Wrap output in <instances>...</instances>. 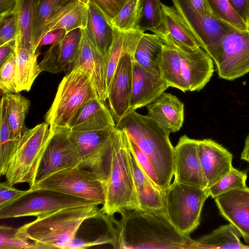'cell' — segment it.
<instances>
[{"mask_svg":"<svg viewBox=\"0 0 249 249\" xmlns=\"http://www.w3.org/2000/svg\"><path fill=\"white\" fill-rule=\"evenodd\" d=\"M116 124L110 110L105 102L97 97L87 102L71 122L70 131H84L115 127Z\"/></svg>","mask_w":249,"mask_h":249,"instance_id":"24","label":"cell"},{"mask_svg":"<svg viewBox=\"0 0 249 249\" xmlns=\"http://www.w3.org/2000/svg\"><path fill=\"white\" fill-rule=\"evenodd\" d=\"M0 89L3 95L9 93H17L16 66L14 50L0 65Z\"/></svg>","mask_w":249,"mask_h":249,"instance_id":"39","label":"cell"},{"mask_svg":"<svg viewBox=\"0 0 249 249\" xmlns=\"http://www.w3.org/2000/svg\"><path fill=\"white\" fill-rule=\"evenodd\" d=\"M138 30L155 34L164 30V15L160 0H141Z\"/></svg>","mask_w":249,"mask_h":249,"instance_id":"34","label":"cell"},{"mask_svg":"<svg viewBox=\"0 0 249 249\" xmlns=\"http://www.w3.org/2000/svg\"><path fill=\"white\" fill-rule=\"evenodd\" d=\"M105 194L106 200L101 210L108 216L140 210L126 134L116 126L111 138V161Z\"/></svg>","mask_w":249,"mask_h":249,"instance_id":"4","label":"cell"},{"mask_svg":"<svg viewBox=\"0 0 249 249\" xmlns=\"http://www.w3.org/2000/svg\"><path fill=\"white\" fill-rule=\"evenodd\" d=\"M247 178L246 171L233 167L227 175L208 189L210 196L214 199L230 191L247 188Z\"/></svg>","mask_w":249,"mask_h":249,"instance_id":"37","label":"cell"},{"mask_svg":"<svg viewBox=\"0 0 249 249\" xmlns=\"http://www.w3.org/2000/svg\"><path fill=\"white\" fill-rule=\"evenodd\" d=\"M132 68L129 110H136L154 102L169 87L160 76L147 71L133 59Z\"/></svg>","mask_w":249,"mask_h":249,"instance_id":"21","label":"cell"},{"mask_svg":"<svg viewBox=\"0 0 249 249\" xmlns=\"http://www.w3.org/2000/svg\"><path fill=\"white\" fill-rule=\"evenodd\" d=\"M14 52L17 93L23 90L28 91L37 76L41 72L37 60L38 53H34L24 47L16 45Z\"/></svg>","mask_w":249,"mask_h":249,"instance_id":"29","label":"cell"},{"mask_svg":"<svg viewBox=\"0 0 249 249\" xmlns=\"http://www.w3.org/2000/svg\"><path fill=\"white\" fill-rule=\"evenodd\" d=\"M65 34V31L63 29L52 31L43 36L38 44V47L47 45H52L61 39Z\"/></svg>","mask_w":249,"mask_h":249,"instance_id":"48","label":"cell"},{"mask_svg":"<svg viewBox=\"0 0 249 249\" xmlns=\"http://www.w3.org/2000/svg\"><path fill=\"white\" fill-rule=\"evenodd\" d=\"M184 107L183 103L176 96L164 92L147 106V115L169 133H174L179 131L182 126Z\"/></svg>","mask_w":249,"mask_h":249,"instance_id":"23","label":"cell"},{"mask_svg":"<svg viewBox=\"0 0 249 249\" xmlns=\"http://www.w3.org/2000/svg\"><path fill=\"white\" fill-rule=\"evenodd\" d=\"M96 97L89 74L79 67H73L59 83L53 101L45 115V121L51 131L68 129L79 109Z\"/></svg>","mask_w":249,"mask_h":249,"instance_id":"5","label":"cell"},{"mask_svg":"<svg viewBox=\"0 0 249 249\" xmlns=\"http://www.w3.org/2000/svg\"><path fill=\"white\" fill-rule=\"evenodd\" d=\"M115 127L90 131H69V133L70 139L80 154L82 160L80 166L91 171L105 187L110 172L111 138Z\"/></svg>","mask_w":249,"mask_h":249,"instance_id":"9","label":"cell"},{"mask_svg":"<svg viewBox=\"0 0 249 249\" xmlns=\"http://www.w3.org/2000/svg\"><path fill=\"white\" fill-rule=\"evenodd\" d=\"M236 14L247 24L249 17V0H228Z\"/></svg>","mask_w":249,"mask_h":249,"instance_id":"47","label":"cell"},{"mask_svg":"<svg viewBox=\"0 0 249 249\" xmlns=\"http://www.w3.org/2000/svg\"><path fill=\"white\" fill-rule=\"evenodd\" d=\"M163 211L180 233L189 236L199 226L202 210L210 196L208 189L174 180L163 191Z\"/></svg>","mask_w":249,"mask_h":249,"instance_id":"7","label":"cell"},{"mask_svg":"<svg viewBox=\"0 0 249 249\" xmlns=\"http://www.w3.org/2000/svg\"><path fill=\"white\" fill-rule=\"evenodd\" d=\"M148 158L154 167L160 188L164 191L174 176V147L170 133L147 115L129 109L116 123Z\"/></svg>","mask_w":249,"mask_h":249,"instance_id":"2","label":"cell"},{"mask_svg":"<svg viewBox=\"0 0 249 249\" xmlns=\"http://www.w3.org/2000/svg\"><path fill=\"white\" fill-rule=\"evenodd\" d=\"M79 67L89 76L97 97L105 102L106 90V60L89 38L86 29H81L78 50L72 67Z\"/></svg>","mask_w":249,"mask_h":249,"instance_id":"17","label":"cell"},{"mask_svg":"<svg viewBox=\"0 0 249 249\" xmlns=\"http://www.w3.org/2000/svg\"><path fill=\"white\" fill-rule=\"evenodd\" d=\"M38 0H19L16 14L18 35L15 45L33 50V36L36 8Z\"/></svg>","mask_w":249,"mask_h":249,"instance_id":"32","label":"cell"},{"mask_svg":"<svg viewBox=\"0 0 249 249\" xmlns=\"http://www.w3.org/2000/svg\"><path fill=\"white\" fill-rule=\"evenodd\" d=\"M87 5L91 2L97 7L109 21L117 14L127 0H76Z\"/></svg>","mask_w":249,"mask_h":249,"instance_id":"44","label":"cell"},{"mask_svg":"<svg viewBox=\"0 0 249 249\" xmlns=\"http://www.w3.org/2000/svg\"><path fill=\"white\" fill-rule=\"evenodd\" d=\"M98 206L66 208L38 216L18 228L17 234L32 241L34 249H64L84 221L102 217L104 213Z\"/></svg>","mask_w":249,"mask_h":249,"instance_id":"3","label":"cell"},{"mask_svg":"<svg viewBox=\"0 0 249 249\" xmlns=\"http://www.w3.org/2000/svg\"><path fill=\"white\" fill-rule=\"evenodd\" d=\"M164 44L162 39L156 34L143 33L135 49L133 60L147 71L160 76L159 59Z\"/></svg>","mask_w":249,"mask_h":249,"instance_id":"30","label":"cell"},{"mask_svg":"<svg viewBox=\"0 0 249 249\" xmlns=\"http://www.w3.org/2000/svg\"><path fill=\"white\" fill-rule=\"evenodd\" d=\"M136 48L126 51L121 57L108 92L110 110L116 123L129 110L132 87V62Z\"/></svg>","mask_w":249,"mask_h":249,"instance_id":"16","label":"cell"},{"mask_svg":"<svg viewBox=\"0 0 249 249\" xmlns=\"http://www.w3.org/2000/svg\"><path fill=\"white\" fill-rule=\"evenodd\" d=\"M164 15V32L158 35L168 34L175 40L191 48L200 47L197 40L189 29L184 20L174 6L162 3Z\"/></svg>","mask_w":249,"mask_h":249,"instance_id":"31","label":"cell"},{"mask_svg":"<svg viewBox=\"0 0 249 249\" xmlns=\"http://www.w3.org/2000/svg\"><path fill=\"white\" fill-rule=\"evenodd\" d=\"M214 199L221 215L239 230L249 245V188L232 190Z\"/></svg>","mask_w":249,"mask_h":249,"instance_id":"20","label":"cell"},{"mask_svg":"<svg viewBox=\"0 0 249 249\" xmlns=\"http://www.w3.org/2000/svg\"><path fill=\"white\" fill-rule=\"evenodd\" d=\"M93 204L99 205L53 190L29 188L21 196L0 207V218L37 217L63 209Z\"/></svg>","mask_w":249,"mask_h":249,"instance_id":"8","label":"cell"},{"mask_svg":"<svg viewBox=\"0 0 249 249\" xmlns=\"http://www.w3.org/2000/svg\"><path fill=\"white\" fill-rule=\"evenodd\" d=\"M207 1L213 14L218 18L238 29H249L246 22L234 11L228 0Z\"/></svg>","mask_w":249,"mask_h":249,"instance_id":"38","label":"cell"},{"mask_svg":"<svg viewBox=\"0 0 249 249\" xmlns=\"http://www.w3.org/2000/svg\"><path fill=\"white\" fill-rule=\"evenodd\" d=\"M114 219L119 249H192L194 240L178 232L164 211H127Z\"/></svg>","mask_w":249,"mask_h":249,"instance_id":"1","label":"cell"},{"mask_svg":"<svg viewBox=\"0 0 249 249\" xmlns=\"http://www.w3.org/2000/svg\"><path fill=\"white\" fill-rule=\"evenodd\" d=\"M241 159L249 163V134L247 136L241 155Z\"/></svg>","mask_w":249,"mask_h":249,"instance_id":"51","label":"cell"},{"mask_svg":"<svg viewBox=\"0 0 249 249\" xmlns=\"http://www.w3.org/2000/svg\"><path fill=\"white\" fill-rule=\"evenodd\" d=\"M198 140L186 135L181 136L174 147V180L186 185L207 189L197 152Z\"/></svg>","mask_w":249,"mask_h":249,"instance_id":"15","label":"cell"},{"mask_svg":"<svg viewBox=\"0 0 249 249\" xmlns=\"http://www.w3.org/2000/svg\"><path fill=\"white\" fill-rule=\"evenodd\" d=\"M135 192L140 210L163 211V191L144 172L131 153Z\"/></svg>","mask_w":249,"mask_h":249,"instance_id":"25","label":"cell"},{"mask_svg":"<svg viewBox=\"0 0 249 249\" xmlns=\"http://www.w3.org/2000/svg\"><path fill=\"white\" fill-rule=\"evenodd\" d=\"M18 141L13 137L7 115V109L2 96L0 106V174L5 176L8 162L13 154Z\"/></svg>","mask_w":249,"mask_h":249,"instance_id":"35","label":"cell"},{"mask_svg":"<svg viewBox=\"0 0 249 249\" xmlns=\"http://www.w3.org/2000/svg\"><path fill=\"white\" fill-rule=\"evenodd\" d=\"M239 230L232 224L221 226L208 234L194 240L193 249H249L242 243Z\"/></svg>","mask_w":249,"mask_h":249,"instance_id":"28","label":"cell"},{"mask_svg":"<svg viewBox=\"0 0 249 249\" xmlns=\"http://www.w3.org/2000/svg\"><path fill=\"white\" fill-rule=\"evenodd\" d=\"M17 229L1 225L0 249H34V243L17 234Z\"/></svg>","mask_w":249,"mask_h":249,"instance_id":"41","label":"cell"},{"mask_svg":"<svg viewBox=\"0 0 249 249\" xmlns=\"http://www.w3.org/2000/svg\"><path fill=\"white\" fill-rule=\"evenodd\" d=\"M88 23L85 28L91 41L106 58L112 44L114 29L104 14L91 2L87 4Z\"/></svg>","mask_w":249,"mask_h":249,"instance_id":"27","label":"cell"},{"mask_svg":"<svg viewBox=\"0 0 249 249\" xmlns=\"http://www.w3.org/2000/svg\"><path fill=\"white\" fill-rule=\"evenodd\" d=\"M0 46L15 42L18 35L16 14L0 18Z\"/></svg>","mask_w":249,"mask_h":249,"instance_id":"43","label":"cell"},{"mask_svg":"<svg viewBox=\"0 0 249 249\" xmlns=\"http://www.w3.org/2000/svg\"><path fill=\"white\" fill-rule=\"evenodd\" d=\"M166 35L178 50L182 74L189 91H199L202 89L213 76V60L202 48H189Z\"/></svg>","mask_w":249,"mask_h":249,"instance_id":"14","label":"cell"},{"mask_svg":"<svg viewBox=\"0 0 249 249\" xmlns=\"http://www.w3.org/2000/svg\"><path fill=\"white\" fill-rule=\"evenodd\" d=\"M3 96L13 137L18 141L25 131V119L30 106V102L23 96L16 93H9Z\"/></svg>","mask_w":249,"mask_h":249,"instance_id":"33","label":"cell"},{"mask_svg":"<svg viewBox=\"0 0 249 249\" xmlns=\"http://www.w3.org/2000/svg\"><path fill=\"white\" fill-rule=\"evenodd\" d=\"M31 189L53 190L97 203L105 204V187L89 170L77 166L68 168L35 183Z\"/></svg>","mask_w":249,"mask_h":249,"instance_id":"10","label":"cell"},{"mask_svg":"<svg viewBox=\"0 0 249 249\" xmlns=\"http://www.w3.org/2000/svg\"><path fill=\"white\" fill-rule=\"evenodd\" d=\"M141 0H127L117 14L110 21L113 28L121 33L138 30Z\"/></svg>","mask_w":249,"mask_h":249,"instance_id":"36","label":"cell"},{"mask_svg":"<svg viewBox=\"0 0 249 249\" xmlns=\"http://www.w3.org/2000/svg\"><path fill=\"white\" fill-rule=\"evenodd\" d=\"M15 48V42H9L0 46V65L11 55Z\"/></svg>","mask_w":249,"mask_h":249,"instance_id":"50","label":"cell"},{"mask_svg":"<svg viewBox=\"0 0 249 249\" xmlns=\"http://www.w3.org/2000/svg\"><path fill=\"white\" fill-rule=\"evenodd\" d=\"M19 0H0V18L15 14Z\"/></svg>","mask_w":249,"mask_h":249,"instance_id":"49","label":"cell"},{"mask_svg":"<svg viewBox=\"0 0 249 249\" xmlns=\"http://www.w3.org/2000/svg\"><path fill=\"white\" fill-rule=\"evenodd\" d=\"M197 152L207 189L217 182L233 168L231 153L212 139L198 140Z\"/></svg>","mask_w":249,"mask_h":249,"instance_id":"18","label":"cell"},{"mask_svg":"<svg viewBox=\"0 0 249 249\" xmlns=\"http://www.w3.org/2000/svg\"><path fill=\"white\" fill-rule=\"evenodd\" d=\"M173 4H177L190 9L202 15L212 13L207 0H171Z\"/></svg>","mask_w":249,"mask_h":249,"instance_id":"45","label":"cell"},{"mask_svg":"<svg viewBox=\"0 0 249 249\" xmlns=\"http://www.w3.org/2000/svg\"><path fill=\"white\" fill-rule=\"evenodd\" d=\"M71 0H38L35 15L33 35L41 26L63 6Z\"/></svg>","mask_w":249,"mask_h":249,"instance_id":"40","label":"cell"},{"mask_svg":"<svg viewBox=\"0 0 249 249\" xmlns=\"http://www.w3.org/2000/svg\"><path fill=\"white\" fill-rule=\"evenodd\" d=\"M247 25L248 26V27L249 29V18H248V21H247Z\"/></svg>","mask_w":249,"mask_h":249,"instance_id":"52","label":"cell"},{"mask_svg":"<svg viewBox=\"0 0 249 249\" xmlns=\"http://www.w3.org/2000/svg\"><path fill=\"white\" fill-rule=\"evenodd\" d=\"M25 191L20 190L9 185L6 181L0 184V207L23 195Z\"/></svg>","mask_w":249,"mask_h":249,"instance_id":"46","label":"cell"},{"mask_svg":"<svg viewBox=\"0 0 249 249\" xmlns=\"http://www.w3.org/2000/svg\"><path fill=\"white\" fill-rule=\"evenodd\" d=\"M52 132L47 123L25 130L8 162L5 175L6 182L14 186L35 184L36 174Z\"/></svg>","mask_w":249,"mask_h":249,"instance_id":"6","label":"cell"},{"mask_svg":"<svg viewBox=\"0 0 249 249\" xmlns=\"http://www.w3.org/2000/svg\"><path fill=\"white\" fill-rule=\"evenodd\" d=\"M87 23V5L72 0L63 6L35 32L33 37V52L36 53L40 40L48 33L63 29L67 34L76 29H85Z\"/></svg>","mask_w":249,"mask_h":249,"instance_id":"19","label":"cell"},{"mask_svg":"<svg viewBox=\"0 0 249 249\" xmlns=\"http://www.w3.org/2000/svg\"><path fill=\"white\" fill-rule=\"evenodd\" d=\"M215 64L219 77L225 80H234L249 72V29L231 27L222 39Z\"/></svg>","mask_w":249,"mask_h":249,"instance_id":"11","label":"cell"},{"mask_svg":"<svg viewBox=\"0 0 249 249\" xmlns=\"http://www.w3.org/2000/svg\"><path fill=\"white\" fill-rule=\"evenodd\" d=\"M158 36L164 42L159 59L160 77L169 87L178 89L183 92L189 91L182 74L181 61L178 50L167 35Z\"/></svg>","mask_w":249,"mask_h":249,"instance_id":"26","label":"cell"},{"mask_svg":"<svg viewBox=\"0 0 249 249\" xmlns=\"http://www.w3.org/2000/svg\"><path fill=\"white\" fill-rule=\"evenodd\" d=\"M126 136L129 150L137 163L146 175L159 187V180L156 171L148 158L141 151L127 134Z\"/></svg>","mask_w":249,"mask_h":249,"instance_id":"42","label":"cell"},{"mask_svg":"<svg viewBox=\"0 0 249 249\" xmlns=\"http://www.w3.org/2000/svg\"><path fill=\"white\" fill-rule=\"evenodd\" d=\"M81 29H76L51 46L39 63L41 71L58 73L72 65L79 48Z\"/></svg>","mask_w":249,"mask_h":249,"instance_id":"22","label":"cell"},{"mask_svg":"<svg viewBox=\"0 0 249 249\" xmlns=\"http://www.w3.org/2000/svg\"><path fill=\"white\" fill-rule=\"evenodd\" d=\"M52 134L43 154L36 183L59 171L82 163L80 154L69 137V129L51 131Z\"/></svg>","mask_w":249,"mask_h":249,"instance_id":"13","label":"cell"},{"mask_svg":"<svg viewBox=\"0 0 249 249\" xmlns=\"http://www.w3.org/2000/svg\"><path fill=\"white\" fill-rule=\"evenodd\" d=\"M173 6L181 16L200 47L215 63L220 53L222 39L232 26L213 13L204 16L177 4Z\"/></svg>","mask_w":249,"mask_h":249,"instance_id":"12","label":"cell"}]
</instances>
